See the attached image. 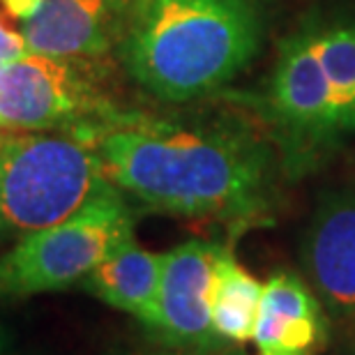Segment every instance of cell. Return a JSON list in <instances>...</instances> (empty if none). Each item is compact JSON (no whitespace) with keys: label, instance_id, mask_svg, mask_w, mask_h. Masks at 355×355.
I'll return each instance as SVG.
<instances>
[{"label":"cell","instance_id":"obj_14","mask_svg":"<svg viewBox=\"0 0 355 355\" xmlns=\"http://www.w3.org/2000/svg\"><path fill=\"white\" fill-rule=\"evenodd\" d=\"M7 344H10V337H7L5 325L0 323V355H5V351H7Z\"/></svg>","mask_w":355,"mask_h":355},{"label":"cell","instance_id":"obj_5","mask_svg":"<svg viewBox=\"0 0 355 355\" xmlns=\"http://www.w3.org/2000/svg\"><path fill=\"white\" fill-rule=\"evenodd\" d=\"M134 238V215L116 184L65 222L19 238L0 257V300H26L81 284Z\"/></svg>","mask_w":355,"mask_h":355},{"label":"cell","instance_id":"obj_2","mask_svg":"<svg viewBox=\"0 0 355 355\" xmlns=\"http://www.w3.org/2000/svg\"><path fill=\"white\" fill-rule=\"evenodd\" d=\"M259 46L254 0H130L118 40L127 74L173 104L224 88Z\"/></svg>","mask_w":355,"mask_h":355},{"label":"cell","instance_id":"obj_9","mask_svg":"<svg viewBox=\"0 0 355 355\" xmlns=\"http://www.w3.org/2000/svg\"><path fill=\"white\" fill-rule=\"evenodd\" d=\"M130 0H40L21 26L26 49L65 60H92L120 40Z\"/></svg>","mask_w":355,"mask_h":355},{"label":"cell","instance_id":"obj_7","mask_svg":"<svg viewBox=\"0 0 355 355\" xmlns=\"http://www.w3.org/2000/svg\"><path fill=\"white\" fill-rule=\"evenodd\" d=\"M222 245L187 240L162 254L157 304L148 330L168 349L222 351L226 342L212 323V284Z\"/></svg>","mask_w":355,"mask_h":355},{"label":"cell","instance_id":"obj_13","mask_svg":"<svg viewBox=\"0 0 355 355\" xmlns=\"http://www.w3.org/2000/svg\"><path fill=\"white\" fill-rule=\"evenodd\" d=\"M144 355H231V353H212V351H180V349H171V351H155V353H144Z\"/></svg>","mask_w":355,"mask_h":355},{"label":"cell","instance_id":"obj_1","mask_svg":"<svg viewBox=\"0 0 355 355\" xmlns=\"http://www.w3.org/2000/svg\"><path fill=\"white\" fill-rule=\"evenodd\" d=\"M74 137L95 148L123 194L150 210L252 224L275 203L272 153L243 125L111 111Z\"/></svg>","mask_w":355,"mask_h":355},{"label":"cell","instance_id":"obj_15","mask_svg":"<svg viewBox=\"0 0 355 355\" xmlns=\"http://www.w3.org/2000/svg\"><path fill=\"white\" fill-rule=\"evenodd\" d=\"M0 137H3V132H0Z\"/></svg>","mask_w":355,"mask_h":355},{"label":"cell","instance_id":"obj_8","mask_svg":"<svg viewBox=\"0 0 355 355\" xmlns=\"http://www.w3.org/2000/svg\"><path fill=\"white\" fill-rule=\"evenodd\" d=\"M302 266L332 321L355 335V194L318 203L302 238Z\"/></svg>","mask_w":355,"mask_h":355},{"label":"cell","instance_id":"obj_11","mask_svg":"<svg viewBox=\"0 0 355 355\" xmlns=\"http://www.w3.org/2000/svg\"><path fill=\"white\" fill-rule=\"evenodd\" d=\"M159 279L162 254L144 250L132 238L92 270L81 286L109 307L137 316L148 328L157 304Z\"/></svg>","mask_w":355,"mask_h":355},{"label":"cell","instance_id":"obj_12","mask_svg":"<svg viewBox=\"0 0 355 355\" xmlns=\"http://www.w3.org/2000/svg\"><path fill=\"white\" fill-rule=\"evenodd\" d=\"M263 286L226 250L219 254L212 284V323L226 344L254 339Z\"/></svg>","mask_w":355,"mask_h":355},{"label":"cell","instance_id":"obj_3","mask_svg":"<svg viewBox=\"0 0 355 355\" xmlns=\"http://www.w3.org/2000/svg\"><path fill=\"white\" fill-rule=\"evenodd\" d=\"M261 113L293 171L355 134V21L302 28L284 40Z\"/></svg>","mask_w":355,"mask_h":355},{"label":"cell","instance_id":"obj_10","mask_svg":"<svg viewBox=\"0 0 355 355\" xmlns=\"http://www.w3.org/2000/svg\"><path fill=\"white\" fill-rule=\"evenodd\" d=\"M321 337V302L297 275L275 272L263 286L254 328L259 355H309Z\"/></svg>","mask_w":355,"mask_h":355},{"label":"cell","instance_id":"obj_6","mask_svg":"<svg viewBox=\"0 0 355 355\" xmlns=\"http://www.w3.org/2000/svg\"><path fill=\"white\" fill-rule=\"evenodd\" d=\"M81 60L26 51L0 67V132H49L104 118Z\"/></svg>","mask_w":355,"mask_h":355},{"label":"cell","instance_id":"obj_4","mask_svg":"<svg viewBox=\"0 0 355 355\" xmlns=\"http://www.w3.org/2000/svg\"><path fill=\"white\" fill-rule=\"evenodd\" d=\"M109 187L97 150L74 134L0 137V236L19 240L65 222Z\"/></svg>","mask_w":355,"mask_h":355}]
</instances>
